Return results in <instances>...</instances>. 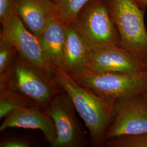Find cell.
I'll return each mask as SVG.
<instances>
[{
  "label": "cell",
  "instance_id": "1",
  "mask_svg": "<svg viewBox=\"0 0 147 147\" xmlns=\"http://www.w3.org/2000/svg\"><path fill=\"white\" fill-rule=\"evenodd\" d=\"M54 78L68 95L75 110L84 121L93 145H104L105 133L116 101L102 97L82 86L63 69L54 71Z\"/></svg>",
  "mask_w": 147,
  "mask_h": 147
},
{
  "label": "cell",
  "instance_id": "2",
  "mask_svg": "<svg viewBox=\"0 0 147 147\" xmlns=\"http://www.w3.org/2000/svg\"><path fill=\"white\" fill-rule=\"evenodd\" d=\"M70 76L82 86L113 101L147 92V71L128 74L98 72L85 68Z\"/></svg>",
  "mask_w": 147,
  "mask_h": 147
},
{
  "label": "cell",
  "instance_id": "3",
  "mask_svg": "<svg viewBox=\"0 0 147 147\" xmlns=\"http://www.w3.org/2000/svg\"><path fill=\"white\" fill-rule=\"evenodd\" d=\"M120 37V45L147 63V30L143 11L131 0H105Z\"/></svg>",
  "mask_w": 147,
  "mask_h": 147
},
{
  "label": "cell",
  "instance_id": "4",
  "mask_svg": "<svg viewBox=\"0 0 147 147\" xmlns=\"http://www.w3.org/2000/svg\"><path fill=\"white\" fill-rule=\"evenodd\" d=\"M5 87L26 96L44 109L63 90L54 76L36 67L19 55L9 74Z\"/></svg>",
  "mask_w": 147,
  "mask_h": 147
},
{
  "label": "cell",
  "instance_id": "5",
  "mask_svg": "<svg viewBox=\"0 0 147 147\" xmlns=\"http://www.w3.org/2000/svg\"><path fill=\"white\" fill-rule=\"evenodd\" d=\"M74 24L93 49L120 45V37L105 0H89Z\"/></svg>",
  "mask_w": 147,
  "mask_h": 147
},
{
  "label": "cell",
  "instance_id": "6",
  "mask_svg": "<svg viewBox=\"0 0 147 147\" xmlns=\"http://www.w3.org/2000/svg\"><path fill=\"white\" fill-rule=\"evenodd\" d=\"M147 133V102L142 94L116 100L107 127L105 142L111 138Z\"/></svg>",
  "mask_w": 147,
  "mask_h": 147
},
{
  "label": "cell",
  "instance_id": "7",
  "mask_svg": "<svg viewBox=\"0 0 147 147\" xmlns=\"http://www.w3.org/2000/svg\"><path fill=\"white\" fill-rule=\"evenodd\" d=\"M47 109L56 130V139L52 147H79L87 144V132L77 119L73 103L64 90L54 97Z\"/></svg>",
  "mask_w": 147,
  "mask_h": 147
},
{
  "label": "cell",
  "instance_id": "8",
  "mask_svg": "<svg viewBox=\"0 0 147 147\" xmlns=\"http://www.w3.org/2000/svg\"><path fill=\"white\" fill-rule=\"evenodd\" d=\"M0 38L16 47L19 56L44 72L54 76L39 38L30 31L18 16L7 26L2 27Z\"/></svg>",
  "mask_w": 147,
  "mask_h": 147
},
{
  "label": "cell",
  "instance_id": "9",
  "mask_svg": "<svg viewBox=\"0 0 147 147\" xmlns=\"http://www.w3.org/2000/svg\"><path fill=\"white\" fill-rule=\"evenodd\" d=\"M86 68L98 72L136 74L147 71V63L121 45L92 50Z\"/></svg>",
  "mask_w": 147,
  "mask_h": 147
},
{
  "label": "cell",
  "instance_id": "10",
  "mask_svg": "<svg viewBox=\"0 0 147 147\" xmlns=\"http://www.w3.org/2000/svg\"><path fill=\"white\" fill-rule=\"evenodd\" d=\"M13 127L40 130L51 147L57 137L55 123L47 109L38 105L22 107L6 117L0 126V131Z\"/></svg>",
  "mask_w": 147,
  "mask_h": 147
},
{
  "label": "cell",
  "instance_id": "11",
  "mask_svg": "<svg viewBox=\"0 0 147 147\" xmlns=\"http://www.w3.org/2000/svg\"><path fill=\"white\" fill-rule=\"evenodd\" d=\"M17 16L39 38L50 20L57 16L56 4L53 0H18Z\"/></svg>",
  "mask_w": 147,
  "mask_h": 147
},
{
  "label": "cell",
  "instance_id": "12",
  "mask_svg": "<svg viewBox=\"0 0 147 147\" xmlns=\"http://www.w3.org/2000/svg\"><path fill=\"white\" fill-rule=\"evenodd\" d=\"M63 69L70 75L86 68L92 49L74 24L65 25Z\"/></svg>",
  "mask_w": 147,
  "mask_h": 147
},
{
  "label": "cell",
  "instance_id": "13",
  "mask_svg": "<svg viewBox=\"0 0 147 147\" xmlns=\"http://www.w3.org/2000/svg\"><path fill=\"white\" fill-rule=\"evenodd\" d=\"M39 39L47 61L53 71L63 69L65 25L57 17L53 18L49 22Z\"/></svg>",
  "mask_w": 147,
  "mask_h": 147
},
{
  "label": "cell",
  "instance_id": "14",
  "mask_svg": "<svg viewBox=\"0 0 147 147\" xmlns=\"http://www.w3.org/2000/svg\"><path fill=\"white\" fill-rule=\"evenodd\" d=\"M37 105L33 100L20 93L5 87L0 90V119L26 106Z\"/></svg>",
  "mask_w": 147,
  "mask_h": 147
},
{
  "label": "cell",
  "instance_id": "15",
  "mask_svg": "<svg viewBox=\"0 0 147 147\" xmlns=\"http://www.w3.org/2000/svg\"><path fill=\"white\" fill-rule=\"evenodd\" d=\"M19 53L11 44L0 38V90L3 89Z\"/></svg>",
  "mask_w": 147,
  "mask_h": 147
},
{
  "label": "cell",
  "instance_id": "16",
  "mask_svg": "<svg viewBox=\"0 0 147 147\" xmlns=\"http://www.w3.org/2000/svg\"><path fill=\"white\" fill-rule=\"evenodd\" d=\"M89 0H57V18L64 25L74 24L79 11Z\"/></svg>",
  "mask_w": 147,
  "mask_h": 147
},
{
  "label": "cell",
  "instance_id": "17",
  "mask_svg": "<svg viewBox=\"0 0 147 147\" xmlns=\"http://www.w3.org/2000/svg\"><path fill=\"white\" fill-rule=\"evenodd\" d=\"M104 145L107 147H147V133L115 137L106 141Z\"/></svg>",
  "mask_w": 147,
  "mask_h": 147
},
{
  "label": "cell",
  "instance_id": "18",
  "mask_svg": "<svg viewBox=\"0 0 147 147\" xmlns=\"http://www.w3.org/2000/svg\"><path fill=\"white\" fill-rule=\"evenodd\" d=\"M18 0H0V22L2 27L8 25L17 16Z\"/></svg>",
  "mask_w": 147,
  "mask_h": 147
},
{
  "label": "cell",
  "instance_id": "19",
  "mask_svg": "<svg viewBox=\"0 0 147 147\" xmlns=\"http://www.w3.org/2000/svg\"><path fill=\"white\" fill-rule=\"evenodd\" d=\"M33 143L30 140L21 137H6L0 141L1 147H31Z\"/></svg>",
  "mask_w": 147,
  "mask_h": 147
},
{
  "label": "cell",
  "instance_id": "20",
  "mask_svg": "<svg viewBox=\"0 0 147 147\" xmlns=\"http://www.w3.org/2000/svg\"><path fill=\"white\" fill-rule=\"evenodd\" d=\"M132 1L143 11H146L147 0H131Z\"/></svg>",
  "mask_w": 147,
  "mask_h": 147
},
{
  "label": "cell",
  "instance_id": "21",
  "mask_svg": "<svg viewBox=\"0 0 147 147\" xmlns=\"http://www.w3.org/2000/svg\"><path fill=\"white\" fill-rule=\"evenodd\" d=\"M142 95H143V96L144 97V98L145 99V100L147 101V92L143 93V94H142Z\"/></svg>",
  "mask_w": 147,
  "mask_h": 147
},
{
  "label": "cell",
  "instance_id": "22",
  "mask_svg": "<svg viewBox=\"0 0 147 147\" xmlns=\"http://www.w3.org/2000/svg\"><path fill=\"white\" fill-rule=\"evenodd\" d=\"M53 1L55 3H56V1H57V0H53Z\"/></svg>",
  "mask_w": 147,
  "mask_h": 147
}]
</instances>
